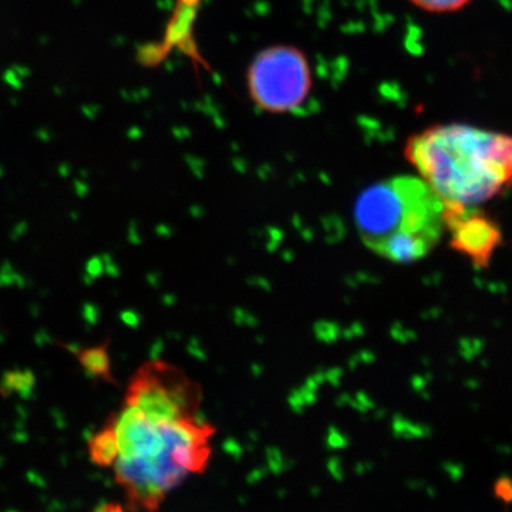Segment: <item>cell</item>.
Listing matches in <instances>:
<instances>
[{
    "mask_svg": "<svg viewBox=\"0 0 512 512\" xmlns=\"http://www.w3.org/2000/svg\"><path fill=\"white\" fill-rule=\"evenodd\" d=\"M355 221L367 247L396 264L426 258L446 231L443 201L413 175L366 188L357 198Z\"/></svg>",
    "mask_w": 512,
    "mask_h": 512,
    "instance_id": "cell-3",
    "label": "cell"
},
{
    "mask_svg": "<svg viewBox=\"0 0 512 512\" xmlns=\"http://www.w3.org/2000/svg\"><path fill=\"white\" fill-rule=\"evenodd\" d=\"M407 161L447 208H481L512 188V134L437 124L407 140Z\"/></svg>",
    "mask_w": 512,
    "mask_h": 512,
    "instance_id": "cell-2",
    "label": "cell"
},
{
    "mask_svg": "<svg viewBox=\"0 0 512 512\" xmlns=\"http://www.w3.org/2000/svg\"><path fill=\"white\" fill-rule=\"evenodd\" d=\"M214 434L198 417L184 377L163 363H147L87 450L93 464L113 473L128 512H158L191 478L205 473Z\"/></svg>",
    "mask_w": 512,
    "mask_h": 512,
    "instance_id": "cell-1",
    "label": "cell"
},
{
    "mask_svg": "<svg viewBox=\"0 0 512 512\" xmlns=\"http://www.w3.org/2000/svg\"><path fill=\"white\" fill-rule=\"evenodd\" d=\"M444 221L451 235V247L477 268L490 264L503 244V229L481 208L444 207Z\"/></svg>",
    "mask_w": 512,
    "mask_h": 512,
    "instance_id": "cell-5",
    "label": "cell"
},
{
    "mask_svg": "<svg viewBox=\"0 0 512 512\" xmlns=\"http://www.w3.org/2000/svg\"><path fill=\"white\" fill-rule=\"evenodd\" d=\"M74 356L79 360L80 366H82L87 376L93 377V379L104 380V382H113L111 359L107 345L79 349L77 352H74Z\"/></svg>",
    "mask_w": 512,
    "mask_h": 512,
    "instance_id": "cell-6",
    "label": "cell"
},
{
    "mask_svg": "<svg viewBox=\"0 0 512 512\" xmlns=\"http://www.w3.org/2000/svg\"><path fill=\"white\" fill-rule=\"evenodd\" d=\"M311 84L308 60L296 47H268L249 66L251 99L268 113H288L301 106L311 92Z\"/></svg>",
    "mask_w": 512,
    "mask_h": 512,
    "instance_id": "cell-4",
    "label": "cell"
},
{
    "mask_svg": "<svg viewBox=\"0 0 512 512\" xmlns=\"http://www.w3.org/2000/svg\"><path fill=\"white\" fill-rule=\"evenodd\" d=\"M93 512H128L123 504L101 503L94 508Z\"/></svg>",
    "mask_w": 512,
    "mask_h": 512,
    "instance_id": "cell-8",
    "label": "cell"
},
{
    "mask_svg": "<svg viewBox=\"0 0 512 512\" xmlns=\"http://www.w3.org/2000/svg\"><path fill=\"white\" fill-rule=\"evenodd\" d=\"M414 6L430 13H451L466 8L471 0H410Z\"/></svg>",
    "mask_w": 512,
    "mask_h": 512,
    "instance_id": "cell-7",
    "label": "cell"
}]
</instances>
